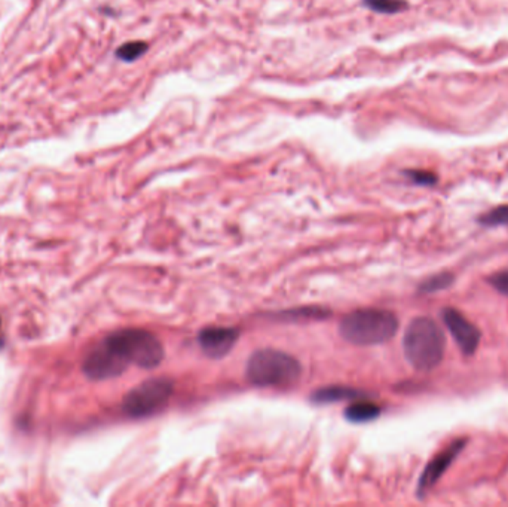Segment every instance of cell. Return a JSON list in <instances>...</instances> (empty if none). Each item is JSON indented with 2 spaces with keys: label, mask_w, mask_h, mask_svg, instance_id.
<instances>
[{
  "label": "cell",
  "mask_w": 508,
  "mask_h": 507,
  "mask_svg": "<svg viewBox=\"0 0 508 507\" xmlns=\"http://www.w3.org/2000/svg\"><path fill=\"white\" fill-rule=\"evenodd\" d=\"M442 317L455 342L459 346V350L465 355L474 354L479 349L481 338L477 326L472 325L465 316H462L455 308H444Z\"/></svg>",
  "instance_id": "cell-6"
},
{
  "label": "cell",
  "mask_w": 508,
  "mask_h": 507,
  "mask_svg": "<svg viewBox=\"0 0 508 507\" xmlns=\"http://www.w3.org/2000/svg\"><path fill=\"white\" fill-rule=\"evenodd\" d=\"M239 331L237 327L210 326L198 333V344L205 355L211 359H221L228 355L238 342Z\"/></svg>",
  "instance_id": "cell-7"
},
{
  "label": "cell",
  "mask_w": 508,
  "mask_h": 507,
  "mask_svg": "<svg viewBox=\"0 0 508 507\" xmlns=\"http://www.w3.org/2000/svg\"><path fill=\"white\" fill-rule=\"evenodd\" d=\"M379 415H380V408L376 403L369 402V400H359V402H354L352 405H350L345 409L346 420L351 423H356V424L373 421V420H376Z\"/></svg>",
  "instance_id": "cell-10"
},
{
  "label": "cell",
  "mask_w": 508,
  "mask_h": 507,
  "mask_svg": "<svg viewBox=\"0 0 508 507\" xmlns=\"http://www.w3.org/2000/svg\"><path fill=\"white\" fill-rule=\"evenodd\" d=\"M468 439L453 440L448 448L442 451L439 456H435L430 462H428V466L424 469L421 477H419L418 484L419 497L426 494L437 482H439L440 477L444 475V471L448 470L453 462V460L459 456L463 448H465Z\"/></svg>",
  "instance_id": "cell-8"
},
{
  "label": "cell",
  "mask_w": 508,
  "mask_h": 507,
  "mask_svg": "<svg viewBox=\"0 0 508 507\" xmlns=\"http://www.w3.org/2000/svg\"><path fill=\"white\" fill-rule=\"evenodd\" d=\"M3 346V336H2V329H0V349Z\"/></svg>",
  "instance_id": "cell-17"
},
{
  "label": "cell",
  "mask_w": 508,
  "mask_h": 507,
  "mask_svg": "<svg viewBox=\"0 0 508 507\" xmlns=\"http://www.w3.org/2000/svg\"><path fill=\"white\" fill-rule=\"evenodd\" d=\"M398 320L394 313L380 308H361L346 314L339 325V333L346 342L361 346L379 345L394 338Z\"/></svg>",
  "instance_id": "cell-3"
},
{
  "label": "cell",
  "mask_w": 508,
  "mask_h": 507,
  "mask_svg": "<svg viewBox=\"0 0 508 507\" xmlns=\"http://www.w3.org/2000/svg\"><path fill=\"white\" fill-rule=\"evenodd\" d=\"M300 373L298 359L274 349L254 351L245 366V377L256 387H290L300 378Z\"/></svg>",
  "instance_id": "cell-4"
},
{
  "label": "cell",
  "mask_w": 508,
  "mask_h": 507,
  "mask_svg": "<svg viewBox=\"0 0 508 507\" xmlns=\"http://www.w3.org/2000/svg\"><path fill=\"white\" fill-rule=\"evenodd\" d=\"M479 222L483 226H489V228L508 225V204H507V206L495 207L490 211L485 213L483 216H480Z\"/></svg>",
  "instance_id": "cell-13"
},
{
  "label": "cell",
  "mask_w": 508,
  "mask_h": 507,
  "mask_svg": "<svg viewBox=\"0 0 508 507\" xmlns=\"http://www.w3.org/2000/svg\"><path fill=\"white\" fill-rule=\"evenodd\" d=\"M165 350L158 338L145 329H122L107 335L86 354L84 373L94 381L122 375L130 364L155 369L164 360Z\"/></svg>",
  "instance_id": "cell-1"
},
{
  "label": "cell",
  "mask_w": 508,
  "mask_h": 507,
  "mask_svg": "<svg viewBox=\"0 0 508 507\" xmlns=\"http://www.w3.org/2000/svg\"><path fill=\"white\" fill-rule=\"evenodd\" d=\"M146 51H147L146 42L134 40V42H128V43H125V45L119 47V49L116 51V56H118L121 60L127 61V63H131V61H136L141 56H145Z\"/></svg>",
  "instance_id": "cell-11"
},
{
  "label": "cell",
  "mask_w": 508,
  "mask_h": 507,
  "mask_svg": "<svg viewBox=\"0 0 508 507\" xmlns=\"http://www.w3.org/2000/svg\"><path fill=\"white\" fill-rule=\"evenodd\" d=\"M406 360L416 370L428 372L442 363L446 351V336L430 317L413 318L403 336Z\"/></svg>",
  "instance_id": "cell-2"
},
{
  "label": "cell",
  "mask_w": 508,
  "mask_h": 507,
  "mask_svg": "<svg viewBox=\"0 0 508 507\" xmlns=\"http://www.w3.org/2000/svg\"><path fill=\"white\" fill-rule=\"evenodd\" d=\"M487 283L492 286L496 292L501 293L504 296H508V270L499 271L490 275L487 279Z\"/></svg>",
  "instance_id": "cell-15"
},
{
  "label": "cell",
  "mask_w": 508,
  "mask_h": 507,
  "mask_svg": "<svg viewBox=\"0 0 508 507\" xmlns=\"http://www.w3.org/2000/svg\"><path fill=\"white\" fill-rule=\"evenodd\" d=\"M407 177L416 185L422 186H431L437 183V176L434 173L425 172V170H409L406 172Z\"/></svg>",
  "instance_id": "cell-16"
},
{
  "label": "cell",
  "mask_w": 508,
  "mask_h": 507,
  "mask_svg": "<svg viewBox=\"0 0 508 507\" xmlns=\"http://www.w3.org/2000/svg\"><path fill=\"white\" fill-rule=\"evenodd\" d=\"M363 396H364L363 391L351 387H324L312 394V402L319 405H328L343 402V400L361 399Z\"/></svg>",
  "instance_id": "cell-9"
},
{
  "label": "cell",
  "mask_w": 508,
  "mask_h": 507,
  "mask_svg": "<svg viewBox=\"0 0 508 507\" xmlns=\"http://www.w3.org/2000/svg\"><path fill=\"white\" fill-rule=\"evenodd\" d=\"M455 277L450 274V272H440L437 275H433V277H430L428 280H425L421 287H419V290H421L422 293H434V292H440V290H444L448 289L450 284L453 283Z\"/></svg>",
  "instance_id": "cell-12"
},
{
  "label": "cell",
  "mask_w": 508,
  "mask_h": 507,
  "mask_svg": "<svg viewBox=\"0 0 508 507\" xmlns=\"http://www.w3.org/2000/svg\"><path fill=\"white\" fill-rule=\"evenodd\" d=\"M174 384L168 378H150L130 390L122 409L131 418H147L165 409L173 396Z\"/></svg>",
  "instance_id": "cell-5"
},
{
  "label": "cell",
  "mask_w": 508,
  "mask_h": 507,
  "mask_svg": "<svg viewBox=\"0 0 508 507\" xmlns=\"http://www.w3.org/2000/svg\"><path fill=\"white\" fill-rule=\"evenodd\" d=\"M364 5L380 14H396L407 6L406 0H364Z\"/></svg>",
  "instance_id": "cell-14"
}]
</instances>
